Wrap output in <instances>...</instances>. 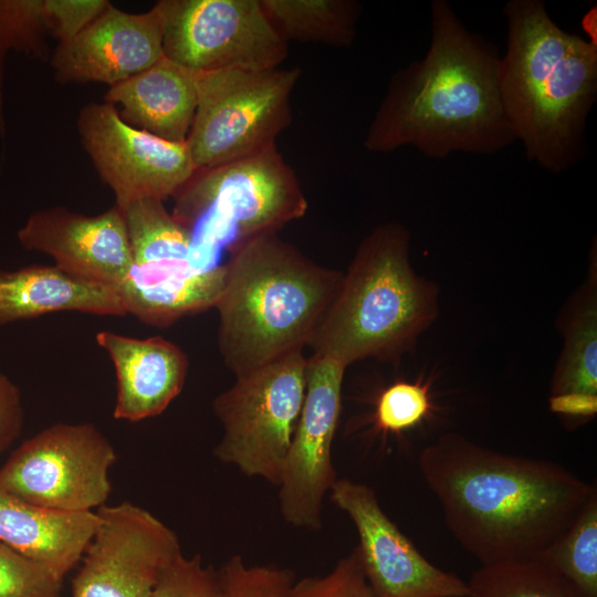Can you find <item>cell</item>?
I'll use <instances>...</instances> for the list:
<instances>
[{"label": "cell", "mask_w": 597, "mask_h": 597, "mask_svg": "<svg viewBox=\"0 0 597 597\" xmlns=\"http://www.w3.org/2000/svg\"><path fill=\"white\" fill-rule=\"evenodd\" d=\"M418 463L452 536L481 565L538 558L597 492L553 461L502 453L454 432L427 446Z\"/></svg>", "instance_id": "obj_1"}, {"label": "cell", "mask_w": 597, "mask_h": 597, "mask_svg": "<svg viewBox=\"0 0 597 597\" xmlns=\"http://www.w3.org/2000/svg\"><path fill=\"white\" fill-rule=\"evenodd\" d=\"M430 15L426 55L391 76L364 147L411 146L433 159L495 154L516 140L500 96L498 49L468 31L446 0H433Z\"/></svg>", "instance_id": "obj_2"}, {"label": "cell", "mask_w": 597, "mask_h": 597, "mask_svg": "<svg viewBox=\"0 0 597 597\" xmlns=\"http://www.w3.org/2000/svg\"><path fill=\"white\" fill-rule=\"evenodd\" d=\"M503 11L507 49L499 88L505 116L528 160L566 171L582 156L597 96V45L559 28L542 0H510Z\"/></svg>", "instance_id": "obj_3"}, {"label": "cell", "mask_w": 597, "mask_h": 597, "mask_svg": "<svg viewBox=\"0 0 597 597\" xmlns=\"http://www.w3.org/2000/svg\"><path fill=\"white\" fill-rule=\"evenodd\" d=\"M224 266L217 342L235 377L303 352L343 279L276 233L241 243Z\"/></svg>", "instance_id": "obj_4"}, {"label": "cell", "mask_w": 597, "mask_h": 597, "mask_svg": "<svg viewBox=\"0 0 597 597\" xmlns=\"http://www.w3.org/2000/svg\"><path fill=\"white\" fill-rule=\"evenodd\" d=\"M410 235L396 222L375 227L359 243L339 290L308 347L346 367L375 358L398 360L438 313V289L409 259Z\"/></svg>", "instance_id": "obj_5"}, {"label": "cell", "mask_w": 597, "mask_h": 597, "mask_svg": "<svg viewBox=\"0 0 597 597\" xmlns=\"http://www.w3.org/2000/svg\"><path fill=\"white\" fill-rule=\"evenodd\" d=\"M172 198L171 213L193 230L197 252L208 266L218 265L222 248L230 252L250 239L276 233L308 208L295 171L276 145L198 168Z\"/></svg>", "instance_id": "obj_6"}, {"label": "cell", "mask_w": 597, "mask_h": 597, "mask_svg": "<svg viewBox=\"0 0 597 597\" xmlns=\"http://www.w3.org/2000/svg\"><path fill=\"white\" fill-rule=\"evenodd\" d=\"M298 67L200 73L198 101L187 137L192 161L210 168L275 145L291 124Z\"/></svg>", "instance_id": "obj_7"}, {"label": "cell", "mask_w": 597, "mask_h": 597, "mask_svg": "<svg viewBox=\"0 0 597 597\" xmlns=\"http://www.w3.org/2000/svg\"><path fill=\"white\" fill-rule=\"evenodd\" d=\"M307 357L295 352L237 376L212 404L223 434L218 460L279 486L300 419Z\"/></svg>", "instance_id": "obj_8"}, {"label": "cell", "mask_w": 597, "mask_h": 597, "mask_svg": "<svg viewBox=\"0 0 597 597\" xmlns=\"http://www.w3.org/2000/svg\"><path fill=\"white\" fill-rule=\"evenodd\" d=\"M115 461L113 444L93 423H55L10 454L0 468V485L43 507L94 512L109 496Z\"/></svg>", "instance_id": "obj_9"}, {"label": "cell", "mask_w": 597, "mask_h": 597, "mask_svg": "<svg viewBox=\"0 0 597 597\" xmlns=\"http://www.w3.org/2000/svg\"><path fill=\"white\" fill-rule=\"evenodd\" d=\"M163 52L199 73L280 67L287 43L260 0H163Z\"/></svg>", "instance_id": "obj_10"}, {"label": "cell", "mask_w": 597, "mask_h": 597, "mask_svg": "<svg viewBox=\"0 0 597 597\" xmlns=\"http://www.w3.org/2000/svg\"><path fill=\"white\" fill-rule=\"evenodd\" d=\"M97 526L72 579V597H151L181 554L176 533L130 502L102 505Z\"/></svg>", "instance_id": "obj_11"}, {"label": "cell", "mask_w": 597, "mask_h": 597, "mask_svg": "<svg viewBox=\"0 0 597 597\" xmlns=\"http://www.w3.org/2000/svg\"><path fill=\"white\" fill-rule=\"evenodd\" d=\"M76 126L83 148L121 210L144 198H172L197 170L187 143L130 126L109 103L86 104Z\"/></svg>", "instance_id": "obj_12"}, {"label": "cell", "mask_w": 597, "mask_h": 597, "mask_svg": "<svg viewBox=\"0 0 597 597\" xmlns=\"http://www.w3.org/2000/svg\"><path fill=\"white\" fill-rule=\"evenodd\" d=\"M346 368L329 356L307 357L304 401L279 484L281 514L296 527L321 528L324 498L337 480L332 446Z\"/></svg>", "instance_id": "obj_13"}, {"label": "cell", "mask_w": 597, "mask_h": 597, "mask_svg": "<svg viewBox=\"0 0 597 597\" xmlns=\"http://www.w3.org/2000/svg\"><path fill=\"white\" fill-rule=\"evenodd\" d=\"M328 494L356 527L355 552L378 597H468V584L430 563L386 515L371 488L337 479Z\"/></svg>", "instance_id": "obj_14"}, {"label": "cell", "mask_w": 597, "mask_h": 597, "mask_svg": "<svg viewBox=\"0 0 597 597\" xmlns=\"http://www.w3.org/2000/svg\"><path fill=\"white\" fill-rule=\"evenodd\" d=\"M163 0L142 13L108 6L72 40L57 43L50 57L61 84L98 82L114 86L164 56Z\"/></svg>", "instance_id": "obj_15"}, {"label": "cell", "mask_w": 597, "mask_h": 597, "mask_svg": "<svg viewBox=\"0 0 597 597\" xmlns=\"http://www.w3.org/2000/svg\"><path fill=\"white\" fill-rule=\"evenodd\" d=\"M17 237L24 249L50 255L56 266L115 290L133 268L124 213L117 206L95 216L64 207L41 209Z\"/></svg>", "instance_id": "obj_16"}, {"label": "cell", "mask_w": 597, "mask_h": 597, "mask_svg": "<svg viewBox=\"0 0 597 597\" xmlns=\"http://www.w3.org/2000/svg\"><path fill=\"white\" fill-rule=\"evenodd\" d=\"M95 339L115 368V419L136 422L158 416L181 391L189 363L176 344L111 331L98 332Z\"/></svg>", "instance_id": "obj_17"}, {"label": "cell", "mask_w": 597, "mask_h": 597, "mask_svg": "<svg viewBox=\"0 0 597 597\" xmlns=\"http://www.w3.org/2000/svg\"><path fill=\"white\" fill-rule=\"evenodd\" d=\"M224 280V264L203 268L191 260H172L133 266L116 291L127 315L163 328L214 308Z\"/></svg>", "instance_id": "obj_18"}, {"label": "cell", "mask_w": 597, "mask_h": 597, "mask_svg": "<svg viewBox=\"0 0 597 597\" xmlns=\"http://www.w3.org/2000/svg\"><path fill=\"white\" fill-rule=\"evenodd\" d=\"M199 72L166 56L111 86L104 102L133 127L163 139L186 143L198 101Z\"/></svg>", "instance_id": "obj_19"}, {"label": "cell", "mask_w": 597, "mask_h": 597, "mask_svg": "<svg viewBox=\"0 0 597 597\" xmlns=\"http://www.w3.org/2000/svg\"><path fill=\"white\" fill-rule=\"evenodd\" d=\"M55 312L127 315L115 289L55 264L0 269V326Z\"/></svg>", "instance_id": "obj_20"}, {"label": "cell", "mask_w": 597, "mask_h": 597, "mask_svg": "<svg viewBox=\"0 0 597 597\" xmlns=\"http://www.w3.org/2000/svg\"><path fill=\"white\" fill-rule=\"evenodd\" d=\"M94 512H62L20 499L0 485V542L63 578L96 530Z\"/></svg>", "instance_id": "obj_21"}, {"label": "cell", "mask_w": 597, "mask_h": 597, "mask_svg": "<svg viewBox=\"0 0 597 597\" xmlns=\"http://www.w3.org/2000/svg\"><path fill=\"white\" fill-rule=\"evenodd\" d=\"M269 22L286 43L349 46L360 6L353 0H260Z\"/></svg>", "instance_id": "obj_22"}, {"label": "cell", "mask_w": 597, "mask_h": 597, "mask_svg": "<svg viewBox=\"0 0 597 597\" xmlns=\"http://www.w3.org/2000/svg\"><path fill=\"white\" fill-rule=\"evenodd\" d=\"M122 211L133 266L171 260H191L203 268H209L198 255L193 230L168 211L163 200L155 198L135 200Z\"/></svg>", "instance_id": "obj_23"}, {"label": "cell", "mask_w": 597, "mask_h": 597, "mask_svg": "<svg viewBox=\"0 0 597 597\" xmlns=\"http://www.w3.org/2000/svg\"><path fill=\"white\" fill-rule=\"evenodd\" d=\"M596 281L580 290L563 323L565 346L556 366L551 396L597 395Z\"/></svg>", "instance_id": "obj_24"}, {"label": "cell", "mask_w": 597, "mask_h": 597, "mask_svg": "<svg viewBox=\"0 0 597 597\" xmlns=\"http://www.w3.org/2000/svg\"><path fill=\"white\" fill-rule=\"evenodd\" d=\"M468 597H579L573 586L540 558L481 565Z\"/></svg>", "instance_id": "obj_25"}, {"label": "cell", "mask_w": 597, "mask_h": 597, "mask_svg": "<svg viewBox=\"0 0 597 597\" xmlns=\"http://www.w3.org/2000/svg\"><path fill=\"white\" fill-rule=\"evenodd\" d=\"M538 558L557 570L579 597H597V492Z\"/></svg>", "instance_id": "obj_26"}, {"label": "cell", "mask_w": 597, "mask_h": 597, "mask_svg": "<svg viewBox=\"0 0 597 597\" xmlns=\"http://www.w3.org/2000/svg\"><path fill=\"white\" fill-rule=\"evenodd\" d=\"M51 23L46 0H0V137H6L4 65L10 51L41 61L51 57L46 36Z\"/></svg>", "instance_id": "obj_27"}, {"label": "cell", "mask_w": 597, "mask_h": 597, "mask_svg": "<svg viewBox=\"0 0 597 597\" xmlns=\"http://www.w3.org/2000/svg\"><path fill=\"white\" fill-rule=\"evenodd\" d=\"M433 411L429 383L396 381L377 397L374 427L385 434H399L426 421Z\"/></svg>", "instance_id": "obj_28"}, {"label": "cell", "mask_w": 597, "mask_h": 597, "mask_svg": "<svg viewBox=\"0 0 597 597\" xmlns=\"http://www.w3.org/2000/svg\"><path fill=\"white\" fill-rule=\"evenodd\" d=\"M220 597H287L294 574L273 565H247L240 555L217 570Z\"/></svg>", "instance_id": "obj_29"}, {"label": "cell", "mask_w": 597, "mask_h": 597, "mask_svg": "<svg viewBox=\"0 0 597 597\" xmlns=\"http://www.w3.org/2000/svg\"><path fill=\"white\" fill-rule=\"evenodd\" d=\"M62 580L0 542V597H60Z\"/></svg>", "instance_id": "obj_30"}, {"label": "cell", "mask_w": 597, "mask_h": 597, "mask_svg": "<svg viewBox=\"0 0 597 597\" xmlns=\"http://www.w3.org/2000/svg\"><path fill=\"white\" fill-rule=\"evenodd\" d=\"M287 597H378L362 570L355 549L323 576L294 582Z\"/></svg>", "instance_id": "obj_31"}, {"label": "cell", "mask_w": 597, "mask_h": 597, "mask_svg": "<svg viewBox=\"0 0 597 597\" xmlns=\"http://www.w3.org/2000/svg\"><path fill=\"white\" fill-rule=\"evenodd\" d=\"M151 597H220L218 573L200 555H178L164 570Z\"/></svg>", "instance_id": "obj_32"}, {"label": "cell", "mask_w": 597, "mask_h": 597, "mask_svg": "<svg viewBox=\"0 0 597 597\" xmlns=\"http://www.w3.org/2000/svg\"><path fill=\"white\" fill-rule=\"evenodd\" d=\"M107 0H46L51 36L64 43L84 30L107 6Z\"/></svg>", "instance_id": "obj_33"}, {"label": "cell", "mask_w": 597, "mask_h": 597, "mask_svg": "<svg viewBox=\"0 0 597 597\" xmlns=\"http://www.w3.org/2000/svg\"><path fill=\"white\" fill-rule=\"evenodd\" d=\"M23 426V406L18 386L0 373V452L20 434Z\"/></svg>", "instance_id": "obj_34"}, {"label": "cell", "mask_w": 597, "mask_h": 597, "mask_svg": "<svg viewBox=\"0 0 597 597\" xmlns=\"http://www.w3.org/2000/svg\"><path fill=\"white\" fill-rule=\"evenodd\" d=\"M551 411L570 420L584 421L591 419L597 411V395L562 394L549 396Z\"/></svg>", "instance_id": "obj_35"}]
</instances>
